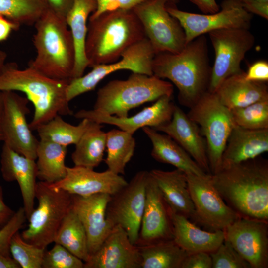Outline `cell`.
I'll return each mask as SVG.
<instances>
[{
    "label": "cell",
    "mask_w": 268,
    "mask_h": 268,
    "mask_svg": "<svg viewBox=\"0 0 268 268\" xmlns=\"http://www.w3.org/2000/svg\"><path fill=\"white\" fill-rule=\"evenodd\" d=\"M226 204L242 218L268 220V163L256 158L210 175Z\"/></svg>",
    "instance_id": "obj_1"
},
{
    "label": "cell",
    "mask_w": 268,
    "mask_h": 268,
    "mask_svg": "<svg viewBox=\"0 0 268 268\" xmlns=\"http://www.w3.org/2000/svg\"><path fill=\"white\" fill-rule=\"evenodd\" d=\"M208 54L207 39L202 35L178 53L155 54L153 75L173 83L178 90L179 103L190 108L208 91L211 71Z\"/></svg>",
    "instance_id": "obj_2"
},
{
    "label": "cell",
    "mask_w": 268,
    "mask_h": 268,
    "mask_svg": "<svg viewBox=\"0 0 268 268\" xmlns=\"http://www.w3.org/2000/svg\"><path fill=\"white\" fill-rule=\"evenodd\" d=\"M69 81L50 78L29 67L20 69L16 63H8L0 74V91H19L26 95L34 107L29 126L35 131L58 115L72 114L66 97Z\"/></svg>",
    "instance_id": "obj_3"
},
{
    "label": "cell",
    "mask_w": 268,
    "mask_h": 268,
    "mask_svg": "<svg viewBox=\"0 0 268 268\" xmlns=\"http://www.w3.org/2000/svg\"><path fill=\"white\" fill-rule=\"evenodd\" d=\"M145 38L133 10L106 12L89 19L85 44L88 67L117 61L127 48Z\"/></svg>",
    "instance_id": "obj_4"
},
{
    "label": "cell",
    "mask_w": 268,
    "mask_h": 268,
    "mask_svg": "<svg viewBox=\"0 0 268 268\" xmlns=\"http://www.w3.org/2000/svg\"><path fill=\"white\" fill-rule=\"evenodd\" d=\"M33 42L36 55L28 67L51 78L70 80L75 50L66 19L48 7L34 24Z\"/></svg>",
    "instance_id": "obj_5"
},
{
    "label": "cell",
    "mask_w": 268,
    "mask_h": 268,
    "mask_svg": "<svg viewBox=\"0 0 268 268\" xmlns=\"http://www.w3.org/2000/svg\"><path fill=\"white\" fill-rule=\"evenodd\" d=\"M173 85L154 75L133 73L126 80H112L97 93L93 109L119 118L142 104L164 95L172 96Z\"/></svg>",
    "instance_id": "obj_6"
},
{
    "label": "cell",
    "mask_w": 268,
    "mask_h": 268,
    "mask_svg": "<svg viewBox=\"0 0 268 268\" xmlns=\"http://www.w3.org/2000/svg\"><path fill=\"white\" fill-rule=\"evenodd\" d=\"M187 115L200 126L206 142L210 174H214L221 168L222 154L235 126L231 110L214 92L207 91L190 108Z\"/></svg>",
    "instance_id": "obj_7"
},
{
    "label": "cell",
    "mask_w": 268,
    "mask_h": 268,
    "mask_svg": "<svg viewBox=\"0 0 268 268\" xmlns=\"http://www.w3.org/2000/svg\"><path fill=\"white\" fill-rule=\"evenodd\" d=\"M36 198L38 205L31 213L28 227L21 235L25 241L46 249L54 242L60 225L71 209V195L41 181L37 183Z\"/></svg>",
    "instance_id": "obj_8"
},
{
    "label": "cell",
    "mask_w": 268,
    "mask_h": 268,
    "mask_svg": "<svg viewBox=\"0 0 268 268\" xmlns=\"http://www.w3.org/2000/svg\"><path fill=\"white\" fill-rule=\"evenodd\" d=\"M169 2V0H148L133 9L155 54L178 53L186 45L183 28L167 10Z\"/></svg>",
    "instance_id": "obj_9"
},
{
    "label": "cell",
    "mask_w": 268,
    "mask_h": 268,
    "mask_svg": "<svg viewBox=\"0 0 268 268\" xmlns=\"http://www.w3.org/2000/svg\"><path fill=\"white\" fill-rule=\"evenodd\" d=\"M155 53L149 40L144 39L127 48L120 60L108 64L95 65L85 75L69 80L66 89L68 101L86 92L94 90L97 84L109 74L120 70L153 75L152 62Z\"/></svg>",
    "instance_id": "obj_10"
},
{
    "label": "cell",
    "mask_w": 268,
    "mask_h": 268,
    "mask_svg": "<svg viewBox=\"0 0 268 268\" xmlns=\"http://www.w3.org/2000/svg\"><path fill=\"white\" fill-rule=\"evenodd\" d=\"M208 34L215 52L208 91L214 92L226 78L242 70L240 64L255 38L246 28L220 29Z\"/></svg>",
    "instance_id": "obj_11"
},
{
    "label": "cell",
    "mask_w": 268,
    "mask_h": 268,
    "mask_svg": "<svg viewBox=\"0 0 268 268\" xmlns=\"http://www.w3.org/2000/svg\"><path fill=\"white\" fill-rule=\"evenodd\" d=\"M149 172H137L127 184L111 196L106 209V218L114 226L120 225L131 242L136 245L146 199Z\"/></svg>",
    "instance_id": "obj_12"
},
{
    "label": "cell",
    "mask_w": 268,
    "mask_h": 268,
    "mask_svg": "<svg viewBox=\"0 0 268 268\" xmlns=\"http://www.w3.org/2000/svg\"><path fill=\"white\" fill-rule=\"evenodd\" d=\"M168 3L169 13L179 22L186 37V44L197 37L224 28L249 29L252 15L239 0H224L219 11L211 14H197L180 10Z\"/></svg>",
    "instance_id": "obj_13"
},
{
    "label": "cell",
    "mask_w": 268,
    "mask_h": 268,
    "mask_svg": "<svg viewBox=\"0 0 268 268\" xmlns=\"http://www.w3.org/2000/svg\"><path fill=\"white\" fill-rule=\"evenodd\" d=\"M210 175L186 174L196 221L213 230H223L241 217L223 200L213 185Z\"/></svg>",
    "instance_id": "obj_14"
},
{
    "label": "cell",
    "mask_w": 268,
    "mask_h": 268,
    "mask_svg": "<svg viewBox=\"0 0 268 268\" xmlns=\"http://www.w3.org/2000/svg\"><path fill=\"white\" fill-rule=\"evenodd\" d=\"M3 99V142L18 153L32 159H36L39 141L33 134L27 115L30 110L26 97L15 91H2Z\"/></svg>",
    "instance_id": "obj_15"
},
{
    "label": "cell",
    "mask_w": 268,
    "mask_h": 268,
    "mask_svg": "<svg viewBox=\"0 0 268 268\" xmlns=\"http://www.w3.org/2000/svg\"><path fill=\"white\" fill-rule=\"evenodd\" d=\"M223 231L225 239L251 268L268 267V221L241 217Z\"/></svg>",
    "instance_id": "obj_16"
},
{
    "label": "cell",
    "mask_w": 268,
    "mask_h": 268,
    "mask_svg": "<svg viewBox=\"0 0 268 268\" xmlns=\"http://www.w3.org/2000/svg\"><path fill=\"white\" fill-rule=\"evenodd\" d=\"M173 239L172 211L150 172L146 199L136 245H148Z\"/></svg>",
    "instance_id": "obj_17"
},
{
    "label": "cell",
    "mask_w": 268,
    "mask_h": 268,
    "mask_svg": "<svg viewBox=\"0 0 268 268\" xmlns=\"http://www.w3.org/2000/svg\"><path fill=\"white\" fill-rule=\"evenodd\" d=\"M175 105L172 96L164 95L152 105L145 107L137 114L126 118H119L94 110L81 109L74 114L79 119H87L98 124L116 126L119 129L133 134L139 129L145 127L154 128L169 122L173 116Z\"/></svg>",
    "instance_id": "obj_18"
},
{
    "label": "cell",
    "mask_w": 268,
    "mask_h": 268,
    "mask_svg": "<svg viewBox=\"0 0 268 268\" xmlns=\"http://www.w3.org/2000/svg\"><path fill=\"white\" fill-rule=\"evenodd\" d=\"M111 198L103 193L85 197L71 195V209L85 229L90 256L99 248L115 226L106 218Z\"/></svg>",
    "instance_id": "obj_19"
},
{
    "label": "cell",
    "mask_w": 268,
    "mask_h": 268,
    "mask_svg": "<svg viewBox=\"0 0 268 268\" xmlns=\"http://www.w3.org/2000/svg\"><path fill=\"white\" fill-rule=\"evenodd\" d=\"M128 182L120 175L110 170L98 172L93 169L74 166L67 167L65 176L49 186L65 190L71 195L88 196L96 194L112 196L125 186Z\"/></svg>",
    "instance_id": "obj_20"
},
{
    "label": "cell",
    "mask_w": 268,
    "mask_h": 268,
    "mask_svg": "<svg viewBox=\"0 0 268 268\" xmlns=\"http://www.w3.org/2000/svg\"><path fill=\"white\" fill-rule=\"evenodd\" d=\"M84 268H141L138 246L125 230L115 225L99 248L84 262Z\"/></svg>",
    "instance_id": "obj_21"
},
{
    "label": "cell",
    "mask_w": 268,
    "mask_h": 268,
    "mask_svg": "<svg viewBox=\"0 0 268 268\" xmlns=\"http://www.w3.org/2000/svg\"><path fill=\"white\" fill-rule=\"evenodd\" d=\"M153 129L169 135L204 172L211 174L205 139L198 124L180 107L175 105L169 122Z\"/></svg>",
    "instance_id": "obj_22"
},
{
    "label": "cell",
    "mask_w": 268,
    "mask_h": 268,
    "mask_svg": "<svg viewBox=\"0 0 268 268\" xmlns=\"http://www.w3.org/2000/svg\"><path fill=\"white\" fill-rule=\"evenodd\" d=\"M0 171L7 182L16 181L19 186L27 219L34 209L37 166L35 160L15 151L5 143L0 155Z\"/></svg>",
    "instance_id": "obj_23"
},
{
    "label": "cell",
    "mask_w": 268,
    "mask_h": 268,
    "mask_svg": "<svg viewBox=\"0 0 268 268\" xmlns=\"http://www.w3.org/2000/svg\"><path fill=\"white\" fill-rule=\"evenodd\" d=\"M268 151V129H249L235 125L222 154L221 168L256 158Z\"/></svg>",
    "instance_id": "obj_24"
},
{
    "label": "cell",
    "mask_w": 268,
    "mask_h": 268,
    "mask_svg": "<svg viewBox=\"0 0 268 268\" xmlns=\"http://www.w3.org/2000/svg\"><path fill=\"white\" fill-rule=\"evenodd\" d=\"M149 172L171 211L196 221L186 174L178 169L169 171L153 169Z\"/></svg>",
    "instance_id": "obj_25"
},
{
    "label": "cell",
    "mask_w": 268,
    "mask_h": 268,
    "mask_svg": "<svg viewBox=\"0 0 268 268\" xmlns=\"http://www.w3.org/2000/svg\"><path fill=\"white\" fill-rule=\"evenodd\" d=\"M244 75L242 70L229 76L214 92L221 103L230 110L268 99L265 82L247 80Z\"/></svg>",
    "instance_id": "obj_26"
},
{
    "label": "cell",
    "mask_w": 268,
    "mask_h": 268,
    "mask_svg": "<svg viewBox=\"0 0 268 268\" xmlns=\"http://www.w3.org/2000/svg\"><path fill=\"white\" fill-rule=\"evenodd\" d=\"M173 240L188 254L206 252L210 253L223 242V230H203L185 216L173 213Z\"/></svg>",
    "instance_id": "obj_27"
},
{
    "label": "cell",
    "mask_w": 268,
    "mask_h": 268,
    "mask_svg": "<svg viewBox=\"0 0 268 268\" xmlns=\"http://www.w3.org/2000/svg\"><path fill=\"white\" fill-rule=\"evenodd\" d=\"M142 130L150 140L152 157L157 161L171 164L186 174L205 176L204 172L189 154L166 134H161L152 128L145 127Z\"/></svg>",
    "instance_id": "obj_28"
},
{
    "label": "cell",
    "mask_w": 268,
    "mask_h": 268,
    "mask_svg": "<svg viewBox=\"0 0 268 268\" xmlns=\"http://www.w3.org/2000/svg\"><path fill=\"white\" fill-rule=\"evenodd\" d=\"M96 8V0H73L72 6L66 17L75 50V62L71 79L82 76L89 66L85 53L87 20Z\"/></svg>",
    "instance_id": "obj_29"
},
{
    "label": "cell",
    "mask_w": 268,
    "mask_h": 268,
    "mask_svg": "<svg viewBox=\"0 0 268 268\" xmlns=\"http://www.w3.org/2000/svg\"><path fill=\"white\" fill-rule=\"evenodd\" d=\"M102 128L101 124L91 121L71 154L74 166L94 169L102 161L106 148V133Z\"/></svg>",
    "instance_id": "obj_30"
},
{
    "label": "cell",
    "mask_w": 268,
    "mask_h": 268,
    "mask_svg": "<svg viewBox=\"0 0 268 268\" xmlns=\"http://www.w3.org/2000/svg\"><path fill=\"white\" fill-rule=\"evenodd\" d=\"M67 147L40 140L36 150L37 178L49 184L62 179L67 173Z\"/></svg>",
    "instance_id": "obj_31"
},
{
    "label": "cell",
    "mask_w": 268,
    "mask_h": 268,
    "mask_svg": "<svg viewBox=\"0 0 268 268\" xmlns=\"http://www.w3.org/2000/svg\"><path fill=\"white\" fill-rule=\"evenodd\" d=\"M137 246L141 268H181L188 254L173 239Z\"/></svg>",
    "instance_id": "obj_32"
},
{
    "label": "cell",
    "mask_w": 268,
    "mask_h": 268,
    "mask_svg": "<svg viewBox=\"0 0 268 268\" xmlns=\"http://www.w3.org/2000/svg\"><path fill=\"white\" fill-rule=\"evenodd\" d=\"M106 133L107 155L105 160L108 169L120 175L134 155L135 140L133 134L121 129H112Z\"/></svg>",
    "instance_id": "obj_33"
},
{
    "label": "cell",
    "mask_w": 268,
    "mask_h": 268,
    "mask_svg": "<svg viewBox=\"0 0 268 268\" xmlns=\"http://www.w3.org/2000/svg\"><path fill=\"white\" fill-rule=\"evenodd\" d=\"M54 242L62 245L84 262L87 261L89 258L87 237L85 229L72 209L64 218L56 233Z\"/></svg>",
    "instance_id": "obj_34"
},
{
    "label": "cell",
    "mask_w": 268,
    "mask_h": 268,
    "mask_svg": "<svg viewBox=\"0 0 268 268\" xmlns=\"http://www.w3.org/2000/svg\"><path fill=\"white\" fill-rule=\"evenodd\" d=\"M91 121L87 119H82L76 126L65 121L58 115L46 123L40 125L37 131L40 140L50 141L67 147L69 145L76 144L85 131Z\"/></svg>",
    "instance_id": "obj_35"
},
{
    "label": "cell",
    "mask_w": 268,
    "mask_h": 268,
    "mask_svg": "<svg viewBox=\"0 0 268 268\" xmlns=\"http://www.w3.org/2000/svg\"><path fill=\"white\" fill-rule=\"evenodd\" d=\"M47 8L44 0H0V15L20 25L34 24Z\"/></svg>",
    "instance_id": "obj_36"
},
{
    "label": "cell",
    "mask_w": 268,
    "mask_h": 268,
    "mask_svg": "<svg viewBox=\"0 0 268 268\" xmlns=\"http://www.w3.org/2000/svg\"><path fill=\"white\" fill-rule=\"evenodd\" d=\"M235 125L249 129H268V99L231 110Z\"/></svg>",
    "instance_id": "obj_37"
},
{
    "label": "cell",
    "mask_w": 268,
    "mask_h": 268,
    "mask_svg": "<svg viewBox=\"0 0 268 268\" xmlns=\"http://www.w3.org/2000/svg\"><path fill=\"white\" fill-rule=\"evenodd\" d=\"M9 250L21 268H42L45 249L25 241L18 231L11 238Z\"/></svg>",
    "instance_id": "obj_38"
},
{
    "label": "cell",
    "mask_w": 268,
    "mask_h": 268,
    "mask_svg": "<svg viewBox=\"0 0 268 268\" xmlns=\"http://www.w3.org/2000/svg\"><path fill=\"white\" fill-rule=\"evenodd\" d=\"M45 251L42 268H84V262L62 245L55 243Z\"/></svg>",
    "instance_id": "obj_39"
},
{
    "label": "cell",
    "mask_w": 268,
    "mask_h": 268,
    "mask_svg": "<svg viewBox=\"0 0 268 268\" xmlns=\"http://www.w3.org/2000/svg\"><path fill=\"white\" fill-rule=\"evenodd\" d=\"M212 268H251L250 264L224 239L214 251L210 252Z\"/></svg>",
    "instance_id": "obj_40"
},
{
    "label": "cell",
    "mask_w": 268,
    "mask_h": 268,
    "mask_svg": "<svg viewBox=\"0 0 268 268\" xmlns=\"http://www.w3.org/2000/svg\"><path fill=\"white\" fill-rule=\"evenodd\" d=\"M27 219L24 209L20 207L8 221L0 230V251L5 255L10 256L9 244L11 237L23 226Z\"/></svg>",
    "instance_id": "obj_41"
},
{
    "label": "cell",
    "mask_w": 268,
    "mask_h": 268,
    "mask_svg": "<svg viewBox=\"0 0 268 268\" xmlns=\"http://www.w3.org/2000/svg\"><path fill=\"white\" fill-rule=\"evenodd\" d=\"M148 0H96L97 8L89 19H94L103 13L117 10H133Z\"/></svg>",
    "instance_id": "obj_42"
},
{
    "label": "cell",
    "mask_w": 268,
    "mask_h": 268,
    "mask_svg": "<svg viewBox=\"0 0 268 268\" xmlns=\"http://www.w3.org/2000/svg\"><path fill=\"white\" fill-rule=\"evenodd\" d=\"M181 268H212V259L209 253L197 252L188 254Z\"/></svg>",
    "instance_id": "obj_43"
},
{
    "label": "cell",
    "mask_w": 268,
    "mask_h": 268,
    "mask_svg": "<svg viewBox=\"0 0 268 268\" xmlns=\"http://www.w3.org/2000/svg\"><path fill=\"white\" fill-rule=\"evenodd\" d=\"M245 78L247 80L266 82L268 81V63L266 61L259 60L249 66L248 70L245 72Z\"/></svg>",
    "instance_id": "obj_44"
},
{
    "label": "cell",
    "mask_w": 268,
    "mask_h": 268,
    "mask_svg": "<svg viewBox=\"0 0 268 268\" xmlns=\"http://www.w3.org/2000/svg\"><path fill=\"white\" fill-rule=\"evenodd\" d=\"M47 7L58 16L66 19L73 0H44Z\"/></svg>",
    "instance_id": "obj_45"
},
{
    "label": "cell",
    "mask_w": 268,
    "mask_h": 268,
    "mask_svg": "<svg viewBox=\"0 0 268 268\" xmlns=\"http://www.w3.org/2000/svg\"><path fill=\"white\" fill-rule=\"evenodd\" d=\"M20 25L0 15V42L6 40L12 31L18 30Z\"/></svg>",
    "instance_id": "obj_46"
},
{
    "label": "cell",
    "mask_w": 268,
    "mask_h": 268,
    "mask_svg": "<svg viewBox=\"0 0 268 268\" xmlns=\"http://www.w3.org/2000/svg\"><path fill=\"white\" fill-rule=\"evenodd\" d=\"M14 213L15 212L5 204L3 189L0 185V230L8 222Z\"/></svg>",
    "instance_id": "obj_47"
},
{
    "label": "cell",
    "mask_w": 268,
    "mask_h": 268,
    "mask_svg": "<svg viewBox=\"0 0 268 268\" xmlns=\"http://www.w3.org/2000/svg\"><path fill=\"white\" fill-rule=\"evenodd\" d=\"M203 14L214 13L219 11L220 7L215 0H189Z\"/></svg>",
    "instance_id": "obj_48"
},
{
    "label": "cell",
    "mask_w": 268,
    "mask_h": 268,
    "mask_svg": "<svg viewBox=\"0 0 268 268\" xmlns=\"http://www.w3.org/2000/svg\"><path fill=\"white\" fill-rule=\"evenodd\" d=\"M0 268H21V267L13 258L0 251Z\"/></svg>",
    "instance_id": "obj_49"
},
{
    "label": "cell",
    "mask_w": 268,
    "mask_h": 268,
    "mask_svg": "<svg viewBox=\"0 0 268 268\" xmlns=\"http://www.w3.org/2000/svg\"><path fill=\"white\" fill-rule=\"evenodd\" d=\"M3 99L2 92L0 91V141H3Z\"/></svg>",
    "instance_id": "obj_50"
},
{
    "label": "cell",
    "mask_w": 268,
    "mask_h": 268,
    "mask_svg": "<svg viewBox=\"0 0 268 268\" xmlns=\"http://www.w3.org/2000/svg\"><path fill=\"white\" fill-rule=\"evenodd\" d=\"M7 54L3 51L0 50V74L3 70L6 63Z\"/></svg>",
    "instance_id": "obj_51"
},
{
    "label": "cell",
    "mask_w": 268,
    "mask_h": 268,
    "mask_svg": "<svg viewBox=\"0 0 268 268\" xmlns=\"http://www.w3.org/2000/svg\"><path fill=\"white\" fill-rule=\"evenodd\" d=\"M242 3L243 6L248 5L256 1H264L268 2V0H239Z\"/></svg>",
    "instance_id": "obj_52"
},
{
    "label": "cell",
    "mask_w": 268,
    "mask_h": 268,
    "mask_svg": "<svg viewBox=\"0 0 268 268\" xmlns=\"http://www.w3.org/2000/svg\"><path fill=\"white\" fill-rule=\"evenodd\" d=\"M169 1L171 4H174L178 1V0H169Z\"/></svg>",
    "instance_id": "obj_53"
}]
</instances>
